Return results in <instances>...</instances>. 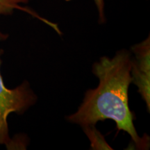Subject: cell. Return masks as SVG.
<instances>
[{"instance_id": "1", "label": "cell", "mask_w": 150, "mask_h": 150, "mask_svg": "<svg viewBox=\"0 0 150 150\" xmlns=\"http://www.w3.org/2000/svg\"><path fill=\"white\" fill-rule=\"evenodd\" d=\"M131 70V54L127 50L117 52L112 58H101L93 66V74L99 80L98 86L86 92L77 111L69 115L67 120L86 128L112 120L118 131L127 132L137 147H147L149 142L138 136L129 106Z\"/></svg>"}, {"instance_id": "4", "label": "cell", "mask_w": 150, "mask_h": 150, "mask_svg": "<svg viewBox=\"0 0 150 150\" xmlns=\"http://www.w3.org/2000/svg\"><path fill=\"white\" fill-rule=\"evenodd\" d=\"M28 3V0H0V16H8V15L13 14L15 10L22 11L23 12L27 13L33 18H37L38 20H40L45 24H47L50 27L55 30L59 34H61L59 26L55 23H53L51 21H49L45 18H43L40 16H39L36 12L33 11L32 9L28 8V7L23 6L22 4Z\"/></svg>"}, {"instance_id": "5", "label": "cell", "mask_w": 150, "mask_h": 150, "mask_svg": "<svg viewBox=\"0 0 150 150\" xmlns=\"http://www.w3.org/2000/svg\"><path fill=\"white\" fill-rule=\"evenodd\" d=\"M83 130L91 140V147L93 149H112L95 127H86Z\"/></svg>"}, {"instance_id": "6", "label": "cell", "mask_w": 150, "mask_h": 150, "mask_svg": "<svg viewBox=\"0 0 150 150\" xmlns=\"http://www.w3.org/2000/svg\"><path fill=\"white\" fill-rule=\"evenodd\" d=\"M99 13V21L100 23L105 22L104 0H94Z\"/></svg>"}, {"instance_id": "2", "label": "cell", "mask_w": 150, "mask_h": 150, "mask_svg": "<svg viewBox=\"0 0 150 150\" xmlns=\"http://www.w3.org/2000/svg\"><path fill=\"white\" fill-rule=\"evenodd\" d=\"M7 38L8 35L0 31V41L6 40ZM1 54L0 50V56ZM36 95L27 81H24L13 89H9L5 86L0 71V145H4L8 149L16 147V142L13 141L9 136L8 116L12 112L23 114L36 102Z\"/></svg>"}, {"instance_id": "3", "label": "cell", "mask_w": 150, "mask_h": 150, "mask_svg": "<svg viewBox=\"0 0 150 150\" xmlns=\"http://www.w3.org/2000/svg\"><path fill=\"white\" fill-rule=\"evenodd\" d=\"M134 54L131 59V82L137 87L138 92L150 109V41L145 40L131 47Z\"/></svg>"}]
</instances>
